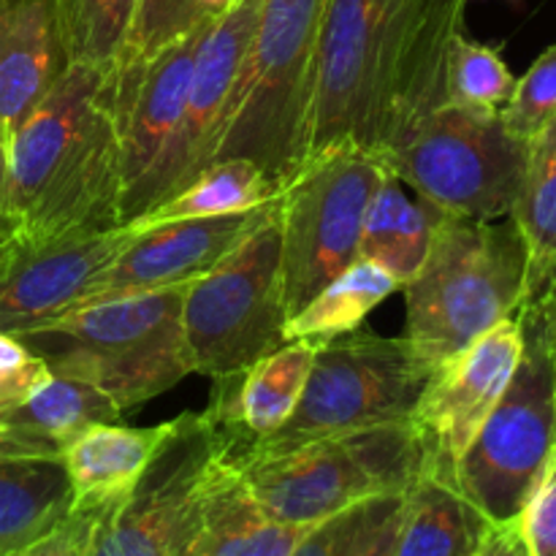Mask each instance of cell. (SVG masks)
Here are the masks:
<instances>
[{"label": "cell", "mask_w": 556, "mask_h": 556, "mask_svg": "<svg viewBox=\"0 0 556 556\" xmlns=\"http://www.w3.org/2000/svg\"><path fill=\"white\" fill-rule=\"evenodd\" d=\"M228 454L204 413H182L134 492L101 510L87 556H185L212 465Z\"/></svg>", "instance_id": "7c38bea8"}, {"label": "cell", "mask_w": 556, "mask_h": 556, "mask_svg": "<svg viewBox=\"0 0 556 556\" xmlns=\"http://www.w3.org/2000/svg\"><path fill=\"white\" fill-rule=\"evenodd\" d=\"M210 20L195 0H139L134 25L112 68L139 65Z\"/></svg>", "instance_id": "4dcf8cb0"}, {"label": "cell", "mask_w": 556, "mask_h": 556, "mask_svg": "<svg viewBox=\"0 0 556 556\" xmlns=\"http://www.w3.org/2000/svg\"><path fill=\"white\" fill-rule=\"evenodd\" d=\"M476 556H532L521 538L519 521H505V525H489L478 543Z\"/></svg>", "instance_id": "d590c367"}, {"label": "cell", "mask_w": 556, "mask_h": 556, "mask_svg": "<svg viewBox=\"0 0 556 556\" xmlns=\"http://www.w3.org/2000/svg\"><path fill=\"white\" fill-rule=\"evenodd\" d=\"M516 315L525 340L519 367L451 478L489 525L519 519L556 445V369L541 309L525 299Z\"/></svg>", "instance_id": "52a82bcc"}, {"label": "cell", "mask_w": 556, "mask_h": 556, "mask_svg": "<svg viewBox=\"0 0 556 556\" xmlns=\"http://www.w3.org/2000/svg\"><path fill=\"white\" fill-rule=\"evenodd\" d=\"M101 510H71L58 527L5 556H87Z\"/></svg>", "instance_id": "e575fe53"}, {"label": "cell", "mask_w": 556, "mask_h": 556, "mask_svg": "<svg viewBox=\"0 0 556 556\" xmlns=\"http://www.w3.org/2000/svg\"><path fill=\"white\" fill-rule=\"evenodd\" d=\"M71 505L74 494L60 451L0 432V556L58 527Z\"/></svg>", "instance_id": "ffe728a7"}, {"label": "cell", "mask_w": 556, "mask_h": 556, "mask_svg": "<svg viewBox=\"0 0 556 556\" xmlns=\"http://www.w3.org/2000/svg\"><path fill=\"white\" fill-rule=\"evenodd\" d=\"M521 348L519 315H510L432 369L410 418L424 456L421 476L451 483L456 462L503 400Z\"/></svg>", "instance_id": "4fadbf2b"}, {"label": "cell", "mask_w": 556, "mask_h": 556, "mask_svg": "<svg viewBox=\"0 0 556 556\" xmlns=\"http://www.w3.org/2000/svg\"><path fill=\"white\" fill-rule=\"evenodd\" d=\"M49 372L33 375V378H9V375H0V424L9 416L14 407H20L22 402L30 396V391L47 378Z\"/></svg>", "instance_id": "8d00e7d4"}, {"label": "cell", "mask_w": 556, "mask_h": 556, "mask_svg": "<svg viewBox=\"0 0 556 556\" xmlns=\"http://www.w3.org/2000/svg\"><path fill=\"white\" fill-rule=\"evenodd\" d=\"M136 231L134 223H119L106 231L22 250L0 280V331L22 337L74 309L98 275L134 242Z\"/></svg>", "instance_id": "e0dca14e"}, {"label": "cell", "mask_w": 556, "mask_h": 556, "mask_svg": "<svg viewBox=\"0 0 556 556\" xmlns=\"http://www.w3.org/2000/svg\"><path fill=\"white\" fill-rule=\"evenodd\" d=\"M402 505V494L364 500L342 514L315 525L293 556H358L372 541L378 527Z\"/></svg>", "instance_id": "1f68e13d"}, {"label": "cell", "mask_w": 556, "mask_h": 556, "mask_svg": "<svg viewBox=\"0 0 556 556\" xmlns=\"http://www.w3.org/2000/svg\"><path fill=\"white\" fill-rule=\"evenodd\" d=\"M22 250L25 248H22V242L16 233H5V237H0V280L9 275V269L14 266V261L20 258Z\"/></svg>", "instance_id": "60d3db41"}, {"label": "cell", "mask_w": 556, "mask_h": 556, "mask_svg": "<svg viewBox=\"0 0 556 556\" xmlns=\"http://www.w3.org/2000/svg\"><path fill=\"white\" fill-rule=\"evenodd\" d=\"M324 11L326 0H261L215 161H253L277 188L302 168Z\"/></svg>", "instance_id": "5b68a950"}, {"label": "cell", "mask_w": 556, "mask_h": 556, "mask_svg": "<svg viewBox=\"0 0 556 556\" xmlns=\"http://www.w3.org/2000/svg\"><path fill=\"white\" fill-rule=\"evenodd\" d=\"M286 324L275 210L226 258L190 282L182 299V331L193 369L215 380L286 345Z\"/></svg>", "instance_id": "8fae6325"}, {"label": "cell", "mask_w": 556, "mask_h": 556, "mask_svg": "<svg viewBox=\"0 0 556 556\" xmlns=\"http://www.w3.org/2000/svg\"><path fill=\"white\" fill-rule=\"evenodd\" d=\"M210 20L144 63L114 68L123 147V223L144 215L155 199L157 177L182 123L195 49Z\"/></svg>", "instance_id": "5bb4252c"}, {"label": "cell", "mask_w": 556, "mask_h": 556, "mask_svg": "<svg viewBox=\"0 0 556 556\" xmlns=\"http://www.w3.org/2000/svg\"><path fill=\"white\" fill-rule=\"evenodd\" d=\"M318 348L286 342L239 372L215 378L204 416L226 440L228 456L264 443L286 427L307 383Z\"/></svg>", "instance_id": "ac0fdd59"}, {"label": "cell", "mask_w": 556, "mask_h": 556, "mask_svg": "<svg viewBox=\"0 0 556 556\" xmlns=\"http://www.w3.org/2000/svg\"><path fill=\"white\" fill-rule=\"evenodd\" d=\"M470 0H326L307 157L362 147L383 157L445 103V60ZM304 157V161H307Z\"/></svg>", "instance_id": "6da1fadb"}, {"label": "cell", "mask_w": 556, "mask_h": 556, "mask_svg": "<svg viewBox=\"0 0 556 556\" xmlns=\"http://www.w3.org/2000/svg\"><path fill=\"white\" fill-rule=\"evenodd\" d=\"M9 223L25 250L123 223V147L112 65L71 63L11 134Z\"/></svg>", "instance_id": "7a4b0ae2"}, {"label": "cell", "mask_w": 556, "mask_h": 556, "mask_svg": "<svg viewBox=\"0 0 556 556\" xmlns=\"http://www.w3.org/2000/svg\"><path fill=\"white\" fill-rule=\"evenodd\" d=\"M71 65L58 0H0V125L14 134Z\"/></svg>", "instance_id": "d6986e66"}, {"label": "cell", "mask_w": 556, "mask_h": 556, "mask_svg": "<svg viewBox=\"0 0 556 556\" xmlns=\"http://www.w3.org/2000/svg\"><path fill=\"white\" fill-rule=\"evenodd\" d=\"M527 271L530 255L514 217L443 215L427 258L402 286L405 340L429 367H440L500 320L519 313Z\"/></svg>", "instance_id": "277c9868"}, {"label": "cell", "mask_w": 556, "mask_h": 556, "mask_svg": "<svg viewBox=\"0 0 556 556\" xmlns=\"http://www.w3.org/2000/svg\"><path fill=\"white\" fill-rule=\"evenodd\" d=\"M516 521L532 556H556V445Z\"/></svg>", "instance_id": "836d02e7"}, {"label": "cell", "mask_w": 556, "mask_h": 556, "mask_svg": "<svg viewBox=\"0 0 556 556\" xmlns=\"http://www.w3.org/2000/svg\"><path fill=\"white\" fill-rule=\"evenodd\" d=\"M443 212L424 199H410L405 185L389 172L375 190L362 228V258L378 261L405 286L427 258L429 242Z\"/></svg>", "instance_id": "cb8c5ba5"}, {"label": "cell", "mask_w": 556, "mask_h": 556, "mask_svg": "<svg viewBox=\"0 0 556 556\" xmlns=\"http://www.w3.org/2000/svg\"><path fill=\"white\" fill-rule=\"evenodd\" d=\"M391 168L362 147H334L302 163L277 193L288 318L362 258V228Z\"/></svg>", "instance_id": "9c48e42d"}, {"label": "cell", "mask_w": 556, "mask_h": 556, "mask_svg": "<svg viewBox=\"0 0 556 556\" xmlns=\"http://www.w3.org/2000/svg\"><path fill=\"white\" fill-rule=\"evenodd\" d=\"M400 516H402V505L378 527V532L372 535V541L367 543L358 556H391V548H394V538H396V527H400Z\"/></svg>", "instance_id": "ab89813d"}, {"label": "cell", "mask_w": 556, "mask_h": 556, "mask_svg": "<svg viewBox=\"0 0 556 556\" xmlns=\"http://www.w3.org/2000/svg\"><path fill=\"white\" fill-rule=\"evenodd\" d=\"M71 63L114 65L139 0H58Z\"/></svg>", "instance_id": "f1b7e54d"}, {"label": "cell", "mask_w": 556, "mask_h": 556, "mask_svg": "<svg viewBox=\"0 0 556 556\" xmlns=\"http://www.w3.org/2000/svg\"><path fill=\"white\" fill-rule=\"evenodd\" d=\"M258 11L261 0H237L206 22L204 36L195 49L182 123L157 177L152 206L182 190L195 174L215 161L217 141L226 125L250 38L255 33Z\"/></svg>", "instance_id": "9a60e30c"}, {"label": "cell", "mask_w": 556, "mask_h": 556, "mask_svg": "<svg viewBox=\"0 0 556 556\" xmlns=\"http://www.w3.org/2000/svg\"><path fill=\"white\" fill-rule=\"evenodd\" d=\"M429 378L432 367L405 337L358 329L334 337L315 351L307 383L286 427L250 448H286L410 424Z\"/></svg>", "instance_id": "30bf717a"}, {"label": "cell", "mask_w": 556, "mask_h": 556, "mask_svg": "<svg viewBox=\"0 0 556 556\" xmlns=\"http://www.w3.org/2000/svg\"><path fill=\"white\" fill-rule=\"evenodd\" d=\"M516 76L505 65L500 49L478 43L465 33L451 43L445 60V103L481 112H500L514 96Z\"/></svg>", "instance_id": "f546056e"}, {"label": "cell", "mask_w": 556, "mask_h": 556, "mask_svg": "<svg viewBox=\"0 0 556 556\" xmlns=\"http://www.w3.org/2000/svg\"><path fill=\"white\" fill-rule=\"evenodd\" d=\"M190 282L79 304L16 340L54 375L101 389L125 416L195 372L182 331Z\"/></svg>", "instance_id": "3957f363"}, {"label": "cell", "mask_w": 556, "mask_h": 556, "mask_svg": "<svg viewBox=\"0 0 556 556\" xmlns=\"http://www.w3.org/2000/svg\"><path fill=\"white\" fill-rule=\"evenodd\" d=\"M476 552H478V546H476V548H470V552H465V554H459V556H476Z\"/></svg>", "instance_id": "7bdbcfd3"}, {"label": "cell", "mask_w": 556, "mask_h": 556, "mask_svg": "<svg viewBox=\"0 0 556 556\" xmlns=\"http://www.w3.org/2000/svg\"><path fill=\"white\" fill-rule=\"evenodd\" d=\"M119 418L123 410L101 389L85 380L63 378L49 369L30 396L3 418L0 432L63 451L85 429Z\"/></svg>", "instance_id": "d4e9b609"}, {"label": "cell", "mask_w": 556, "mask_h": 556, "mask_svg": "<svg viewBox=\"0 0 556 556\" xmlns=\"http://www.w3.org/2000/svg\"><path fill=\"white\" fill-rule=\"evenodd\" d=\"M530 141L510 134L500 112L443 103L383 155L418 199L443 215L500 220L514 212Z\"/></svg>", "instance_id": "ba28073f"}, {"label": "cell", "mask_w": 556, "mask_h": 556, "mask_svg": "<svg viewBox=\"0 0 556 556\" xmlns=\"http://www.w3.org/2000/svg\"><path fill=\"white\" fill-rule=\"evenodd\" d=\"M402 291V280L378 261L358 258L320 288L286 324V342H309L320 348L334 337L362 329L364 318L391 293Z\"/></svg>", "instance_id": "484cf974"}, {"label": "cell", "mask_w": 556, "mask_h": 556, "mask_svg": "<svg viewBox=\"0 0 556 556\" xmlns=\"http://www.w3.org/2000/svg\"><path fill=\"white\" fill-rule=\"evenodd\" d=\"M275 210L277 199L233 215L190 217L147 228L136 226L139 231L134 242L98 275L79 304L195 280L217 261L226 258L261 223L269 220Z\"/></svg>", "instance_id": "2e32d148"}, {"label": "cell", "mask_w": 556, "mask_h": 556, "mask_svg": "<svg viewBox=\"0 0 556 556\" xmlns=\"http://www.w3.org/2000/svg\"><path fill=\"white\" fill-rule=\"evenodd\" d=\"M9 144L11 134L0 125V237L14 233L9 223Z\"/></svg>", "instance_id": "f35d334b"}, {"label": "cell", "mask_w": 556, "mask_h": 556, "mask_svg": "<svg viewBox=\"0 0 556 556\" xmlns=\"http://www.w3.org/2000/svg\"><path fill=\"white\" fill-rule=\"evenodd\" d=\"M277 193L280 188L253 161L228 157V161L210 163L182 190H177L130 223L147 228L157 226V223L190 220V217L233 215V212H248L269 204L277 199Z\"/></svg>", "instance_id": "4316f807"}, {"label": "cell", "mask_w": 556, "mask_h": 556, "mask_svg": "<svg viewBox=\"0 0 556 556\" xmlns=\"http://www.w3.org/2000/svg\"><path fill=\"white\" fill-rule=\"evenodd\" d=\"M195 3H199V9L204 11L206 16H215L220 14V11H226L228 5L237 3V0H195Z\"/></svg>", "instance_id": "b9f144b4"}, {"label": "cell", "mask_w": 556, "mask_h": 556, "mask_svg": "<svg viewBox=\"0 0 556 556\" xmlns=\"http://www.w3.org/2000/svg\"><path fill=\"white\" fill-rule=\"evenodd\" d=\"M489 521L451 483L418 476L402 494L391 556H459L481 543Z\"/></svg>", "instance_id": "603a6c76"}, {"label": "cell", "mask_w": 556, "mask_h": 556, "mask_svg": "<svg viewBox=\"0 0 556 556\" xmlns=\"http://www.w3.org/2000/svg\"><path fill=\"white\" fill-rule=\"evenodd\" d=\"M527 299H532V302L538 304V309H541L543 329H546V340H548V351H552L554 369H556V275L548 277V280Z\"/></svg>", "instance_id": "74e56055"}, {"label": "cell", "mask_w": 556, "mask_h": 556, "mask_svg": "<svg viewBox=\"0 0 556 556\" xmlns=\"http://www.w3.org/2000/svg\"><path fill=\"white\" fill-rule=\"evenodd\" d=\"M510 217L519 226L530 255L527 296H532L556 275V117L530 139L525 179Z\"/></svg>", "instance_id": "83f0119b"}, {"label": "cell", "mask_w": 556, "mask_h": 556, "mask_svg": "<svg viewBox=\"0 0 556 556\" xmlns=\"http://www.w3.org/2000/svg\"><path fill=\"white\" fill-rule=\"evenodd\" d=\"M174 429V418L157 427L96 424L71 440L63 456L71 481V510H106L128 497Z\"/></svg>", "instance_id": "7402d4cb"}, {"label": "cell", "mask_w": 556, "mask_h": 556, "mask_svg": "<svg viewBox=\"0 0 556 556\" xmlns=\"http://www.w3.org/2000/svg\"><path fill=\"white\" fill-rule=\"evenodd\" d=\"M503 123L519 139L530 141L556 117V43L541 52L521 79H516L514 96L503 109Z\"/></svg>", "instance_id": "d6a6232c"}, {"label": "cell", "mask_w": 556, "mask_h": 556, "mask_svg": "<svg viewBox=\"0 0 556 556\" xmlns=\"http://www.w3.org/2000/svg\"><path fill=\"white\" fill-rule=\"evenodd\" d=\"M313 527L277 521L244 489L228 454L212 465L185 556H293Z\"/></svg>", "instance_id": "44dd1931"}, {"label": "cell", "mask_w": 556, "mask_h": 556, "mask_svg": "<svg viewBox=\"0 0 556 556\" xmlns=\"http://www.w3.org/2000/svg\"><path fill=\"white\" fill-rule=\"evenodd\" d=\"M255 503L277 521L315 527L364 500L405 494L424 472L410 424L228 456Z\"/></svg>", "instance_id": "8992f818"}]
</instances>
